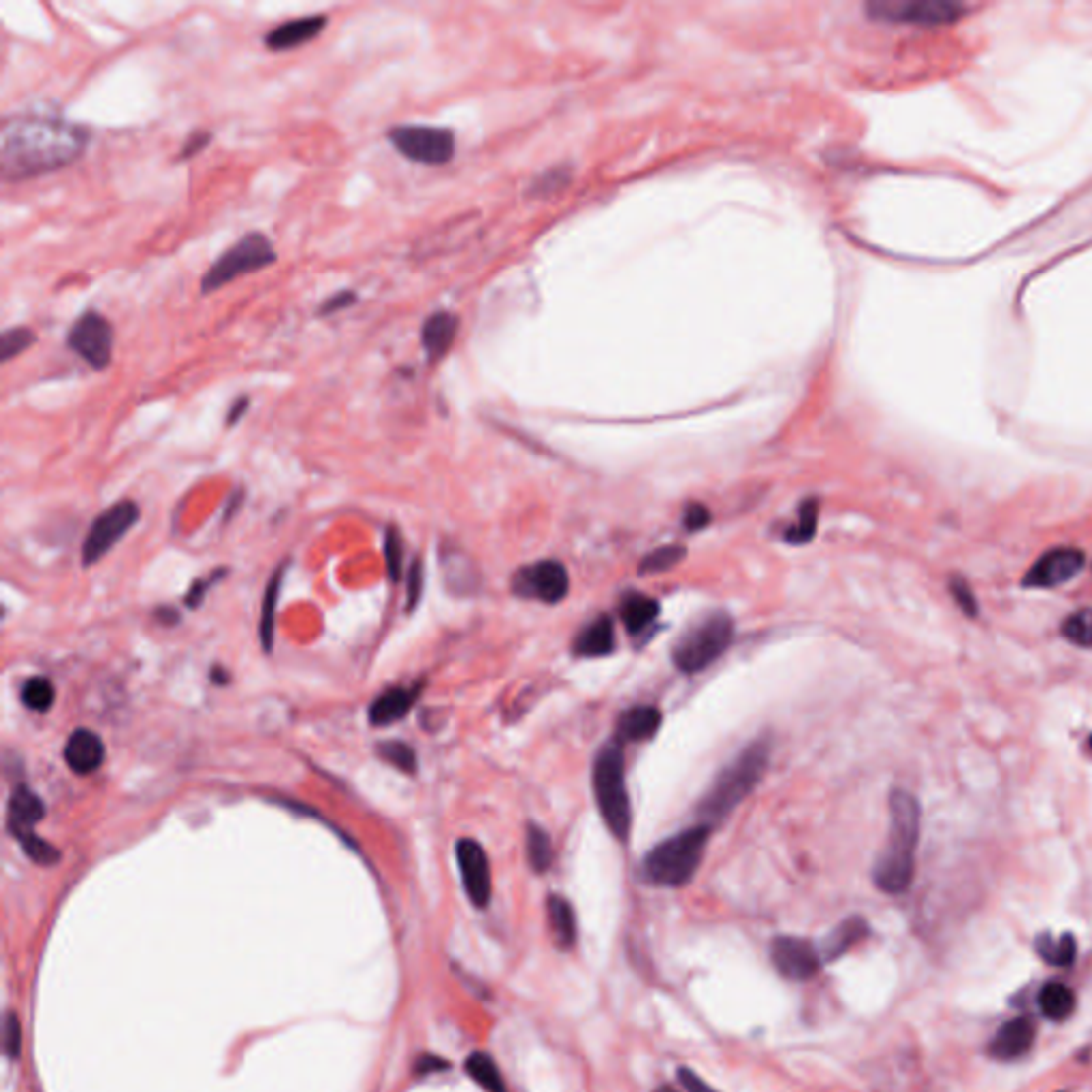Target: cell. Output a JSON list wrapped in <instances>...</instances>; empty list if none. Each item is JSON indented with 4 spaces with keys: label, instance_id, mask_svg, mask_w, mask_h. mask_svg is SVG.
Here are the masks:
<instances>
[{
    "label": "cell",
    "instance_id": "cell-1",
    "mask_svg": "<svg viewBox=\"0 0 1092 1092\" xmlns=\"http://www.w3.org/2000/svg\"><path fill=\"white\" fill-rule=\"evenodd\" d=\"M91 130L54 113L7 115L0 126L3 182H24L54 173L80 160Z\"/></svg>",
    "mask_w": 1092,
    "mask_h": 1092
},
{
    "label": "cell",
    "instance_id": "cell-2",
    "mask_svg": "<svg viewBox=\"0 0 1092 1092\" xmlns=\"http://www.w3.org/2000/svg\"><path fill=\"white\" fill-rule=\"evenodd\" d=\"M888 805L890 832L873 866V881L885 894H903L909 890L916 873L922 809L916 796L903 788L892 790Z\"/></svg>",
    "mask_w": 1092,
    "mask_h": 1092
},
{
    "label": "cell",
    "instance_id": "cell-3",
    "mask_svg": "<svg viewBox=\"0 0 1092 1092\" xmlns=\"http://www.w3.org/2000/svg\"><path fill=\"white\" fill-rule=\"evenodd\" d=\"M771 762V741L756 739L739 751L713 779L696 807V816L713 828L756 790Z\"/></svg>",
    "mask_w": 1092,
    "mask_h": 1092
},
{
    "label": "cell",
    "instance_id": "cell-4",
    "mask_svg": "<svg viewBox=\"0 0 1092 1092\" xmlns=\"http://www.w3.org/2000/svg\"><path fill=\"white\" fill-rule=\"evenodd\" d=\"M592 788L604 825L617 840L626 843L632 832V801L626 786L624 751L619 743L604 745L596 754Z\"/></svg>",
    "mask_w": 1092,
    "mask_h": 1092
},
{
    "label": "cell",
    "instance_id": "cell-5",
    "mask_svg": "<svg viewBox=\"0 0 1092 1092\" xmlns=\"http://www.w3.org/2000/svg\"><path fill=\"white\" fill-rule=\"evenodd\" d=\"M708 836H711V828L698 823L661 840L646 853L642 864L644 877L661 888H683L698 873Z\"/></svg>",
    "mask_w": 1092,
    "mask_h": 1092
},
{
    "label": "cell",
    "instance_id": "cell-6",
    "mask_svg": "<svg viewBox=\"0 0 1092 1092\" xmlns=\"http://www.w3.org/2000/svg\"><path fill=\"white\" fill-rule=\"evenodd\" d=\"M734 638V619L728 611L713 609L683 630L672 648L674 666L685 674L706 670L728 651Z\"/></svg>",
    "mask_w": 1092,
    "mask_h": 1092
},
{
    "label": "cell",
    "instance_id": "cell-7",
    "mask_svg": "<svg viewBox=\"0 0 1092 1092\" xmlns=\"http://www.w3.org/2000/svg\"><path fill=\"white\" fill-rule=\"evenodd\" d=\"M275 261L277 250L268 235L261 231H250L242 235L238 242L231 244L225 253L218 255L208 272L203 273L199 290L203 297H208V294L229 286L238 277L270 268Z\"/></svg>",
    "mask_w": 1092,
    "mask_h": 1092
},
{
    "label": "cell",
    "instance_id": "cell-8",
    "mask_svg": "<svg viewBox=\"0 0 1092 1092\" xmlns=\"http://www.w3.org/2000/svg\"><path fill=\"white\" fill-rule=\"evenodd\" d=\"M387 139L402 158L425 167L449 165L456 150L453 130L438 126L400 124L387 130Z\"/></svg>",
    "mask_w": 1092,
    "mask_h": 1092
},
{
    "label": "cell",
    "instance_id": "cell-9",
    "mask_svg": "<svg viewBox=\"0 0 1092 1092\" xmlns=\"http://www.w3.org/2000/svg\"><path fill=\"white\" fill-rule=\"evenodd\" d=\"M67 348L80 357L91 370L105 372L113 361L115 331L107 316L96 309H86L71 324L65 337Z\"/></svg>",
    "mask_w": 1092,
    "mask_h": 1092
},
{
    "label": "cell",
    "instance_id": "cell-10",
    "mask_svg": "<svg viewBox=\"0 0 1092 1092\" xmlns=\"http://www.w3.org/2000/svg\"><path fill=\"white\" fill-rule=\"evenodd\" d=\"M139 516V506L128 499L117 501L115 506L98 514L82 546V566H94L100 562L137 525Z\"/></svg>",
    "mask_w": 1092,
    "mask_h": 1092
},
{
    "label": "cell",
    "instance_id": "cell-11",
    "mask_svg": "<svg viewBox=\"0 0 1092 1092\" xmlns=\"http://www.w3.org/2000/svg\"><path fill=\"white\" fill-rule=\"evenodd\" d=\"M512 592L519 598L559 604L570 592L568 570L555 559H542V562L516 570L512 577Z\"/></svg>",
    "mask_w": 1092,
    "mask_h": 1092
},
{
    "label": "cell",
    "instance_id": "cell-12",
    "mask_svg": "<svg viewBox=\"0 0 1092 1092\" xmlns=\"http://www.w3.org/2000/svg\"><path fill=\"white\" fill-rule=\"evenodd\" d=\"M866 11L875 20L941 24L956 20L963 13V7L948 3V0H873L866 5Z\"/></svg>",
    "mask_w": 1092,
    "mask_h": 1092
},
{
    "label": "cell",
    "instance_id": "cell-13",
    "mask_svg": "<svg viewBox=\"0 0 1092 1092\" xmlns=\"http://www.w3.org/2000/svg\"><path fill=\"white\" fill-rule=\"evenodd\" d=\"M456 862H459L463 888L471 905L484 909L491 903L493 879L489 855L474 838H461L456 843Z\"/></svg>",
    "mask_w": 1092,
    "mask_h": 1092
},
{
    "label": "cell",
    "instance_id": "cell-14",
    "mask_svg": "<svg viewBox=\"0 0 1092 1092\" xmlns=\"http://www.w3.org/2000/svg\"><path fill=\"white\" fill-rule=\"evenodd\" d=\"M771 961L775 969L792 982H807L821 967V954L814 943L801 937H777L771 943Z\"/></svg>",
    "mask_w": 1092,
    "mask_h": 1092
},
{
    "label": "cell",
    "instance_id": "cell-15",
    "mask_svg": "<svg viewBox=\"0 0 1092 1092\" xmlns=\"http://www.w3.org/2000/svg\"><path fill=\"white\" fill-rule=\"evenodd\" d=\"M1086 564V557L1080 549L1073 546H1060V549L1047 551L1041 555L1032 568L1026 572L1022 585L1050 589L1071 581Z\"/></svg>",
    "mask_w": 1092,
    "mask_h": 1092
},
{
    "label": "cell",
    "instance_id": "cell-16",
    "mask_svg": "<svg viewBox=\"0 0 1092 1092\" xmlns=\"http://www.w3.org/2000/svg\"><path fill=\"white\" fill-rule=\"evenodd\" d=\"M329 26V16L324 13H316V16H303L297 20L282 22L275 28H270L263 37V46L270 52H286L297 50L305 43L314 41L320 37L324 28Z\"/></svg>",
    "mask_w": 1092,
    "mask_h": 1092
},
{
    "label": "cell",
    "instance_id": "cell-17",
    "mask_svg": "<svg viewBox=\"0 0 1092 1092\" xmlns=\"http://www.w3.org/2000/svg\"><path fill=\"white\" fill-rule=\"evenodd\" d=\"M456 333H459V316L449 312V309H438V312L427 316L421 327V348L427 363L436 365L445 359L455 344Z\"/></svg>",
    "mask_w": 1092,
    "mask_h": 1092
},
{
    "label": "cell",
    "instance_id": "cell-18",
    "mask_svg": "<svg viewBox=\"0 0 1092 1092\" xmlns=\"http://www.w3.org/2000/svg\"><path fill=\"white\" fill-rule=\"evenodd\" d=\"M1037 1037V1026L1030 1017H1013L1002 1024L988 1045V1052L997 1060H1015L1030 1052Z\"/></svg>",
    "mask_w": 1092,
    "mask_h": 1092
},
{
    "label": "cell",
    "instance_id": "cell-19",
    "mask_svg": "<svg viewBox=\"0 0 1092 1092\" xmlns=\"http://www.w3.org/2000/svg\"><path fill=\"white\" fill-rule=\"evenodd\" d=\"M65 762L76 775H92L105 762V743L96 732L78 728L67 739Z\"/></svg>",
    "mask_w": 1092,
    "mask_h": 1092
},
{
    "label": "cell",
    "instance_id": "cell-20",
    "mask_svg": "<svg viewBox=\"0 0 1092 1092\" xmlns=\"http://www.w3.org/2000/svg\"><path fill=\"white\" fill-rule=\"evenodd\" d=\"M43 816H46V805H43L37 792L28 786L13 788L7 807V825L11 834L33 830Z\"/></svg>",
    "mask_w": 1092,
    "mask_h": 1092
},
{
    "label": "cell",
    "instance_id": "cell-21",
    "mask_svg": "<svg viewBox=\"0 0 1092 1092\" xmlns=\"http://www.w3.org/2000/svg\"><path fill=\"white\" fill-rule=\"evenodd\" d=\"M572 651L577 657H607L615 651V624L609 615L592 619L574 638Z\"/></svg>",
    "mask_w": 1092,
    "mask_h": 1092
},
{
    "label": "cell",
    "instance_id": "cell-22",
    "mask_svg": "<svg viewBox=\"0 0 1092 1092\" xmlns=\"http://www.w3.org/2000/svg\"><path fill=\"white\" fill-rule=\"evenodd\" d=\"M419 696H421L419 683L412 687L387 689L382 696H378L370 704V713H367V717H370L372 726H389V723H395L402 717H406L410 708L419 700Z\"/></svg>",
    "mask_w": 1092,
    "mask_h": 1092
},
{
    "label": "cell",
    "instance_id": "cell-23",
    "mask_svg": "<svg viewBox=\"0 0 1092 1092\" xmlns=\"http://www.w3.org/2000/svg\"><path fill=\"white\" fill-rule=\"evenodd\" d=\"M663 715L655 706H632L617 721V739L624 743L651 741L661 728Z\"/></svg>",
    "mask_w": 1092,
    "mask_h": 1092
},
{
    "label": "cell",
    "instance_id": "cell-24",
    "mask_svg": "<svg viewBox=\"0 0 1092 1092\" xmlns=\"http://www.w3.org/2000/svg\"><path fill=\"white\" fill-rule=\"evenodd\" d=\"M868 937V924L864 918H847L840 922L836 928H832L830 935L821 943V961L834 963L840 956H845L851 948L858 946L860 941Z\"/></svg>",
    "mask_w": 1092,
    "mask_h": 1092
},
{
    "label": "cell",
    "instance_id": "cell-25",
    "mask_svg": "<svg viewBox=\"0 0 1092 1092\" xmlns=\"http://www.w3.org/2000/svg\"><path fill=\"white\" fill-rule=\"evenodd\" d=\"M659 602L646 594L630 592L622 600V622L630 634H640L659 617Z\"/></svg>",
    "mask_w": 1092,
    "mask_h": 1092
},
{
    "label": "cell",
    "instance_id": "cell-26",
    "mask_svg": "<svg viewBox=\"0 0 1092 1092\" xmlns=\"http://www.w3.org/2000/svg\"><path fill=\"white\" fill-rule=\"evenodd\" d=\"M549 924L553 931V939L562 950H570L577 943V916L574 909L564 896H549Z\"/></svg>",
    "mask_w": 1092,
    "mask_h": 1092
},
{
    "label": "cell",
    "instance_id": "cell-27",
    "mask_svg": "<svg viewBox=\"0 0 1092 1092\" xmlns=\"http://www.w3.org/2000/svg\"><path fill=\"white\" fill-rule=\"evenodd\" d=\"M1039 1009L1052 1022H1062L1075 1009V997L1065 984L1047 982L1039 991Z\"/></svg>",
    "mask_w": 1092,
    "mask_h": 1092
},
{
    "label": "cell",
    "instance_id": "cell-28",
    "mask_svg": "<svg viewBox=\"0 0 1092 1092\" xmlns=\"http://www.w3.org/2000/svg\"><path fill=\"white\" fill-rule=\"evenodd\" d=\"M282 579H284V568H277L275 574L272 577L268 589H265V596H263V609H261V626H259V637H261V644L265 651H272L273 648V638H275V613H277V596H279V587H282Z\"/></svg>",
    "mask_w": 1092,
    "mask_h": 1092
},
{
    "label": "cell",
    "instance_id": "cell-29",
    "mask_svg": "<svg viewBox=\"0 0 1092 1092\" xmlns=\"http://www.w3.org/2000/svg\"><path fill=\"white\" fill-rule=\"evenodd\" d=\"M525 849H527L529 866H531V870H534V873L542 875V873H546V870L551 868V864H553V845H551V836H549V832H546L544 828H540L538 823H529V825H527Z\"/></svg>",
    "mask_w": 1092,
    "mask_h": 1092
},
{
    "label": "cell",
    "instance_id": "cell-30",
    "mask_svg": "<svg viewBox=\"0 0 1092 1092\" xmlns=\"http://www.w3.org/2000/svg\"><path fill=\"white\" fill-rule=\"evenodd\" d=\"M465 1071L469 1073L471 1080H474L478 1086H482L486 1092H508L504 1077H501L499 1067L495 1065V1060L489 1054L484 1052L471 1054L465 1060Z\"/></svg>",
    "mask_w": 1092,
    "mask_h": 1092
},
{
    "label": "cell",
    "instance_id": "cell-31",
    "mask_svg": "<svg viewBox=\"0 0 1092 1092\" xmlns=\"http://www.w3.org/2000/svg\"><path fill=\"white\" fill-rule=\"evenodd\" d=\"M1037 952L1045 963L1054 967H1071L1077 954V943L1069 933L1060 939H1052V935L1045 933L1037 937Z\"/></svg>",
    "mask_w": 1092,
    "mask_h": 1092
},
{
    "label": "cell",
    "instance_id": "cell-32",
    "mask_svg": "<svg viewBox=\"0 0 1092 1092\" xmlns=\"http://www.w3.org/2000/svg\"><path fill=\"white\" fill-rule=\"evenodd\" d=\"M818 519H819V506L816 499H807L799 510V521H796L790 529H786L784 540L790 544H807L816 538L818 531Z\"/></svg>",
    "mask_w": 1092,
    "mask_h": 1092
},
{
    "label": "cell",
    "instance_id": "cell-33",
    "mask_svg": "<svg viewBox=\"0 0 1092 1092\" xmlns=\"http://www.w3.org/2000/svg\"><path fill=\"white\" fill-rule=\"evenodd\" d=\"M687 557V549L683 544H666V546H659V549L648 553L640 566H638V572L640 574H661V572H668L672 570L674 566H678L683 562V559Z\"/></svg>",
    "mask_w": 1092,
    "mask_h": 1092
},
{
    "label": "cell",
    "instance_id": "cell-34",
    "mask_svg": "<svg viewBox=\"0 0 1092 1092\" xmlns=\"http://www.w3.org/2000/svg\"><path fill=\"white\" fill-rule=\"evenodd\" d=\"M13 836L18 838V843L22 845L24 853L35 864L52 866V864H56L58 860H61V851H58L54 845H50L48 840H43L39 834H35V830L20 832V834H13Z\"/></svg>",
    "mask_w": 1092,
    "mask_h": 1092
},
{
    "label": "cell",
    "instance_id": "cell-35",
    "mask_svg": "<svg viewBox=\"0 0 1092 1092\" xmlns=\"http://www.w3.org/2000/svg\"><path fill=\"white\" fill-rule=\"evenodd\" d=\"M35 342H37V335H35L33 329H28V327L7 329L3 335H0V361L11 363L13 359H18L20 354H24L28 348L35 346Z\"/></svg>",
    "mask_w": 1092,
    "mask_h": 1092
},
{
    "label": "cell",
    "instance_id": "cell-36",
    "mask_svg": "<svg viewBox=\"0 0 1092 1092\" xmlns=\"http://www.w3.org/2000/svg\"><path fill=\"white\" fill-rule=\"evenodd\" d=\"M1062 637L1082 648H1092V609H1080L1062 624Z\"/></svg>",
    "mask_w": 1092,
    "mask_h": 1092
},
{
    "label": "cell",
    "instance_id": "cell-37",
    "mask_svg": "<svg viewBox=\"0 0 1092 1092\" xmlns=\"http://www.w3.org/2000/svg\"><path fill=\"white\" fill-rule=\"evenodd\" d=\"M54 698H56L54 685L43 676L31 678V681L22 687V702L26 708H31V711H37V713L50 711Z\"/></svg>",
    "mask_w": 1092,
    "mask_h": 1092
},
{
    "label": "cell",
    "instance_id": "cell-38",
    "mask_svg": "<svg viewBox=\"0 0 1092 1092\" xmlns=\"http://www.w3.org/2000/svg\"><path fill=\"white\" fill-rule=\"evenodd\" d=\"M378 756L387 764L395 766L397 771L415 775L417 773V754L415 749L402 741H387L378 745Z\"/></svg>",
    "mask_w": 1092,
    "mask_h": 1092
},
{
    "label": "cell",
    "instance_id": "cell-39",
    "mask_svg": "<svg viewBox=\"0 0 1092 1092\" xmlns=\"http://www.w3.org/2000/svg\"><path fill=\"white\" fill-rule=\"evenodd\" d=\"M385 559H387V572H389V577H391L393 581H400V577H402L404 549H402V536H400V531H397L395 527H389V529H387Z\"/></svg>",
    "mask_w": 1092,
    "mask_h": 1092
},
{
    "label": "cell",
    "instance_id": "cell-40",
    "mask_svg": "<svg viewBox=\"0 0 1092 1092\" xmlns=\"http://www.w3.org/2000/svg\"><path fill=\"white\" fill-rule=\"evenodd\" d=\"M950 594L967 617H976L978 615L976 594H973V589L969 587V583L963 577H958V574H954V577L950 579Z\"/></svg>",
    "mask_w": 1092,
    "mask_h": 1092
},
{
    "label": "cell",
    "instance_id": "cell-41",
    "mask_svg": "<svg viewBox=\"0 0 1092 1092\" xmlns=\"http://www.w3.org/2000/svg\"><path fill=\"white\" fill-rule=\"evenodd\" d=\"M3 1043H5V1054L11 1060L20 1058V1052H22V1026H20V1020L16 1017V1013H11V1011L5 1015Z\"/></svg>",
    "mask_w": 1092,
    "mask_h": 1092
},
{
    "label": "cell",
    "instance_id": "cell-42",
    "mask_svg": "<svg viewBox=\"0 0 1092 1092\" xmlns=\"http://www.w3.org/2000/svg\"><path fill=\"white\" fill-rule=\"evenodd\" d=\"M359 301V294L354 290H337L333 292L329 299H324L318 309H316V316L322 318V316H333V314H339L342 309H348L352 307L354 303Z\"/></svg>",
    "mask_w": 1092,
    "mask_h": 1092
},
{
    "label": "cell",
    "instance_id": "cell-43",
    "mask_svg": "<svg viewBox=\"0 0 1092 1092\" xmlns=\"http://www.w3.org/2000/svg\"><path fill=\"white\" fill-rule=\"evenodd\" d=\"M212 132L210 130H195L190 132V135L186 137L184 145L180 147V152H177L175 156V162H186V160H193L199 152H203L205 147H208L212 143Z\"/></svg>",
    "mask_w": 1092,
    "mask_h": 1092
},
{
    "label": "cell",
    "instance_id": "cell-44",
    "mask_svg": "<svg viewBox=\"0 0 1092 1092\" xmlns=\"http://www.w3.org/2000/svg\"><path fill=\"white\" fill-rule=\"evenodd\" d=\"M708 523H711V512H708L706 506L702 504H691L687 506L685 510V516H683V525L687 531H702L704 527H708Z\"/></svg>",
    "mask_w": 1092,
    "mask_h": 1092
},
{
    "label": "cell",
    "instance_id": "cell-45",
    "mask_svg": "<svg viewBox=\"0 0 1092 1092\" xmlns=\"http://www.w3.org/2000/svg\"><path fill=\"white\" fill-rule=\"evenodd\" d=\"M421 587H423V568H421L419 559H415V564H412V568H410V577H408V609L410 611L417 607V602L421 598Z\"/></svg>",
    "mask_w": 1092,
    "mask_h": 1092
},
{
    "label": "cell",
    "instance_id": "cell-46",
    "mask_svg": "<svg viewBox=\"0 0 1092 1092\" xmlns=\"http://www.w3.org/2000/svg\"><path fill=\"white\" fill-rule=\"evenodd\" d=\"M678 1082L683 1084L685 1092H719L717 1088L708 1086L696 1071H691L687 1067L678 1069Z\"/></svg>",
    "mask_w": 1092,
    "mask_h": 1092
},
{
    "label": "cell",
    "instance_id": "cell-47",
    "mask_svg": "<svg viewBox=\"0 0 1092 1092\" xmlns=\"http://www.w3.org/2000/svg\"><path fill=\"white\" fill-rule=\"evenodd\" d=\"M559 177H562V180H564V177H568V173L562 171V169H555V171H551V173L542 175L540 180H536V184L531 186V188H534V193H538V195L553 193V190H555L557 186H564V184H566V182H559Z\"/></svg>",
    "mask_w": 1092,
    "mask_h": 1092
},
{
    "label": "cell",
    "instance_id": "cell-48",
    "mask_svg": "<svg viewBox=\"0 0 1092 1092\" xmlns=\"http://www.w3.org/2000/svg\"><path fill=\"white\" fill-rule=\"evenodd\" d=\"M218 577H220V570H216V572L212 574V577H208V579H203V581L195 583V585H193V589H190V592H188V596H186V604H188V607H193V609H197V607H199V604H201V600L205 598V594H208V589H210V585H212V583H214V581H216Z\"/></svg>",
    "mask_w": 1092,
    "mask_h": 1092
},
{
    "label": "cell",
    "instance_id": "cell-49",
    "mask_svg": "<svg viewBox=\"0 0 1092 1092\" xmlns=\"http://www.w3.org/2000/svg\"><path fill=\"white\" fill-rule=\"evenodd\" d=\"M248 406H250V397H248V395H240V397H235V400H233V404L229 406V412H227L225 425H227V427H233L235 423H238V421H240V419H242V417L246 415V410H248Z\"/></svg>",
    "mask_w": 1092,
    "mask_h": 1092
},
{
    "label": "cell",
    "instance_id": "cell-50",
    "mask_svg": "<svg viewBox=\"0 0 1092 1092\" xmlns=\"http://www.w3.org/2000/svg\"><path fill=\"white\" fill-rule=\"evenodd\" d=\"M442 1069H449V1062L438 1058V1056H421L419 1062H417V1067H415L417 1075H427V1073L442 1071Z\"/></svg>",
    "mask_w": 1092,
    "mask_h": 1092
},
{
    "label": "cell",
    "instance_id": "cell-51",
    "mask_svg": "<svg viewBox=\"0 0 1092 1092\" xmlns=\"http://www.w3.org/2000/svg\"><path fill=\"white\" fill-rule=\"evenodd\" d=\"M655 1092H678V1090H676L674 1086H661V1088H657Z\"/></svg>",
    "mask_w": 1092,
    "mask_h": 1092
},
{
    "label": "cell",
    "instance_id": "cell-52",
    "mask_svg": "<svg viewBox=\"0 0 1092 1092\" xmlns=\"http://www.w3.org/2000/svg\"><path fill=\"white\" fill-rule=\"evenodd\" d=\"M1088 743H1090V749H1092V736H1090V741H1088Z\"/></svg>",
    "mask_w": 1092,
    "mask_h": 1092
}]
</instances>
